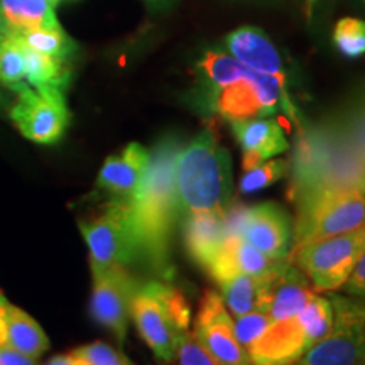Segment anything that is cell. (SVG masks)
<instances>
[{
	"mask_svg": "<svg viewBox=\"0 0 365 365\" xmlns=\"http://www.w3.org/2000/svg\"><path fill=\"white\" fill-rule=\"evenodd\" d=\"M175 359H178V365H218L191 331L181 339Z\"/></svg>",
	"mask_w": 365,
	"mask_h": 365,
	"instance_id": "cell-33",
	"label": "cell"
},
{
	"mask_svg": "<svg viewBox=\"0 0 365 365\" xmlns=\"http://www.w3.org/2000/svg\"><path fill=\"white\" fill-rule=\"evenodd\" d=\"M6 301H7L6 296H4L2 293H0V304H2V303H6Z\"/></svg>",
	"mask_w": 365,
	"mask_h": 365,
	"instance_id": "cell-40",
	"label": "cell"
},
{
	"mask_svg": "<svg viewBox=\"0 0 365 365\" xmlns=\"http://www.w3.org/2000/svg\"><path fill=\"white\" fill-rule=\"evenodd\" d=\"M73 354L83 365H132L125 355L103 341H93V344L78 346L76 350H73Z\"/></svg>",
	"mask_w": 365,
	"mask_h": 365,
	"instance_id": "cell-32",
	"label": "cell"
},
{
	"mask_svg": "<svg viewBox=\"0 0 365 365\" xmlns=\"http://www.w3.org/2000/svg\"><path fill=\"white\" fill-rule=\"evenodd\" d=\"M250 71H252L250 68L242 65L223 49L208 48L196 63V78H198L196 102L203 100L220 86L244 78Z\"/></svg>",
	"mask_w": 365,
	"mask_h": 365,
	"instance_id": "cell-22",
	"label": "cell"
},
{
	"mask_svg": "<svg viewBox=\"0 0 365 365\" xmlns=\"http://www.w3.org/2000/svg\"><path fill=\"white\" fill-rule=\"evenodd\" d=\"M2 36L21 41V43L27 44L29 48L36 49V51L65 59V61H70L75 56V53L78 51V46L63 31V27L61 29H44V27L17 29Z\"/></svg>",
	"mask_w": 365,
	"mask_h": 365,
	"instance_id": "cell-26",
	"label": "cell"
},
{
	"mask_svg": "<svg viewBox=\"0 0 365 365\" xmlns=\"http://www.w3.org/2000/svg\"><path fill=\"white\" fill-rule=\"evenodd\" d=\"M341 289H345L346 294L354 296V298H357L365 303V249L364 252L360 254L359 262L357 266H355L354 272L350 274L349 281L345 282V286L341 287Z\"/></svg>",
	"mask_w": 365,
	"mask_h": 365,
	"instance_id": "cell-34",
	"label": "cell"
},
{
	"mask_svg": "<svg viewBox=\"0 0 365 365\" xmlns=\"http://www.w3.org/2000/svg\"><path fill=\"white\" fill-rule=\"evenodd\" d=\"M59 2H61V0H49V4H51V6H53V7H56Z\"/></svg>",
	"mask_w": 365,
	"mask_h": 365,
	"instance_id": "cell-39",
	"label": "cell"
},
{
	"mask_svg": "<svg viewBox=\"0 0 365 365\" xmlns=\"http://www.w3.org/2000/svg\"><path fill=\"white\" fill-rule=\"evenodd\" d=\"M289 171V163L284 159H272V161L261 163L257 166L245 170L244 176L240 178L239 191L244 195L254 193V191L264 190L282 180Z\"/></svg>",
	"mask_w": 365,
	"mask_h": 365,
	"instance_id": "cell-30",
	"label": "cell"
},
{
	"mask_svg": "<svg viewBox=\"0 0 365 365\" xmlns=\"http://www.w3.org/2000/svg\"><path fill=\"white\" fill-rule=\"evenodd\" d=\"M349 143L365 161V91L357 95L344 110L336 113Z\"/></svg>",
	"mask_w": 365,
	"mask_h": 365,
	"instance_id": "cell-28",
	"label": "cell"
},
{
	"mask_svg": "<svg viewBox=\"0 0 365 365\" xmlns=\"http://www.w3.org/2000/svg\"><path fill=\"white\" fill-rule=\"evenodd\" d=\"M331 330L293 365H365V303L331 296Z\"/></svg>",
	"mask_w": 365,
	"mask_h": 365,
	"instance_id": "cell-10",
	"label": "cell"
},
{
	"mask_svg": "<svg viewBox=\"0 0 365 365\" xmlns=\"http://www.w3.org/2000/svg\"><path fill=\"white\" fill-rule=\"evenodd\" d=\"M291 170V198L298 207L331 191L365 188V161L346 139L336 113L303 130Z\"/></svg>",
	"mask_w": 365,
	"mask_h": 365,
	"instance_id": "cell-2",
	"label": "cell"
},
{
	"mask_svg": "<svg viewBox=\"0 0 365 365\" xmlns=\"http://www.w3.org/2000/svg\"><path fill=\"white\" fill-rule=\"evenodd\" d=\"M314 296L312 282L298 267L286 262L271 277L267 291V314L272 322L299 314Z\"/></svg>",
	"mask_w": 365,
	"mask_h": 365,
	"instance_id": "cell-19",
	"label": "cell"
},
{
	"mask_svg": "<svg viewBox=\"0 0 365 365\" xmlns=\"http://www.w3.org/2000/svg\"><path fill=\"white\" fill-rule=\"evenodd\" d=\"M284 86L286 75L250 71L244 78L212 91L198 103L205 110L215 112L232 124L272 115L284 100Z\"/></svg>",
	"mask_w": 365,
	"mask_h": 365,
	"instance_id": "cell-8",
	"label": "cell"
},
{
	"mask_svg": "<svg viewBox=\"0 0 365 365\" xmlns=\"http://www.w3.org/2000/svg\"><path fill=\"white\" fill-rule=\"evenodd\" d=\"M232 130L242 150L244 170L266 163L289 148L282 127L269 118H249L232 122Z\"/></svg>",
	"mask_w": 365,
	"mask_h": 365,
	"instance_id": "cell-17",
	"label": "cell"
},
{
	"mask_svg": "<svg viewBox=\"0 0 365 365\" xmlns=\"http://www.w3.org/2000/svg\"><path fill=\"white\" fill-rule=\"evenodd\" d=\"M225 48L230 56L252 71L264 75H286L279 51L259 27L242 26L228 33Z\"/></svg>",
	"mask_w": 365,
	"mask_h": 365,
	"instance_id": "cell-18",
	"label": "cell"
},
{
	"mask_svg": "<svg viewBox=\"0 0 365 365\" xmlns=\"http://www.w3.org/2000/svg\"><path fill=\"white\" fill-rule=\"evenodd\" d=\"M271 323V317H269L267 312H264V309H254V312L237 317L234 322L237 340H239V344L244 346L245 350H249V346L267 330Z\"/></svg>",
	"mask_w": 365,
	"mask_h": 365,
	"instance_id": "cell-31",
	"label": "cell"
},
{
	"mask_svg": "<svg viewBox=\"0 0 365 365\" xmlns=\"http://www.w3.org/2000/svg\"><path fill=\"white\" fill-rule=\"evenodd\" d=\"M130 318L154 357L164 364L173 362L191 323L190 308L180 291L166 282H145L132 299Z\"/></svg>",
	"mask_w": 365,
	"mask_h": 365,
	"instance_id": "cell-4",
	"label": "cell"
},
{
	"mask_svg": "<svg viewBox=\"0 0 365 365\" xmlns=\"http://www.w3.org/2000/svg\"><path fill=\"white\" fill-rule=\"evenodd\" d=\"M291 222L276 203H261L245 208L240 223V237L271 259H284L289 252Z\"/></svg>",
	"mask_w": 365,
	"mask_h": 365,
	"instance_id": "cell-14",
	"label": "cell"
},
{
	"mask_svg": "<svg viewBox=\"0 0 365 365\" xmlns=\"http://www.w3.org/2000/svg\"><path fill=\"white\" fill-rule=\"evenodd\" d=\"M91 314L120 344H124L129 330L132 299L140 284L124 266H91Z\"/></svg>",
	"mask_w": 365,
	"mask_h": 365,
	"instance_id": "cell-12",
	"label": "cell"
},
{
	"mask_svg": "<svg viewBox=\"0 0 365 365\" xmlns=\"http://www.w3.org/2000/svg\"><path fill=\"white\" fill-rule=\"evenodd\" d=\"M0 365H38V360L0 345Z\"/></svg>",
	"mask_w": 365,
	"mask_h": 365,
	"instance_id": "cell-35",
	"label": "cell"
},
{
	"mask_svg": "<svg viewBox=\"0 0 365 365\" xmlns=\"http://www.w3.org/2000/svg\"><path fill=\"white\" fill-rule=\"evenodd\" d=\"M331 299L314 294L299 314L272 322L249 346V357L252 365H293L331 330Z\"/></svg>",
	"mask_w": 365,
	"mask_h": 365,
	"instance_id": "cell-5",
	"label": "cell"
},
{
	"mask_svg": "<svg viewBox=\"0 0 365 365\" xmlns=\"http://www.w3.org/2000/svg\"><path fill=\"white\" fill-rule=\"evenodd\" d=\"M12 39V38H11ZM21 46L26 63V83L41 88V86H56L65 90L70 81V68L68 61L49 54L39 53L29 46L14 39Z\"/></svg>",
	"mask_w": 365,
	"mask_h": 365,
	"instance_id": "cell-25",
	"label": "cell"
},
{
	"mask_svg": "<svg viewBox=\"0 0 365 365\" xmlns=\"http://www.w3.org/2000/svg\"><path fill=\"white\" fill-rule=\"evenodd\" d=\"M16 93L17 100L11 108V118L22 137L36 144L58 143L70 124L65 90L24 85Z\"/></svg>",
	"mask_w": 365,
	"mask_h": 365,
	"instance_id": "cell-11",
	"label": "cell"
},
{
	"mask_svg": "<svg viewBox=\"0 0 365 365\" xmlns=\"http://www.w3.org/2000/svg\"><path fill=\"white\" fill-rule=\"evenodd\" d=\"M149 161L150 150L143 144H127L120 153L103 161L97 176V190L112 195L113 200H130L148 173Z\"/></svg>",
	"mask_w": 365,
	"mask_h": 365,
	"instance_id": "cell-15",
	"label": "cell"
},
{
	"mask_svg": "<svg viewBox=\"0 0 365 365\" xmlns=\"http://www.w3.org/2000/svg\"><path fill=\"white\" fill-rule=\"evenodd\" d=\"M365 249V228L350 234L327 237L294 247L291 264L322 291H336L345 286Z\"/></svg>",
	"mask_w": 365,
	"mask_h": 365,
	"instance_id": "cell-6",
	"label": "cell"
},
{
	"mask_svg": "<svg viewBox=\"0 0 365 365\" xmlns=\"http://www.w3.org/2000/svg\"><path fill=\"white\" fill-rule=\"evenodd\" d=\"M175 180L178 203L188 213L227 212L232 202V161L215 132L205 129L182 145Z\"/></svg>",
	"mask_w": 365,
	"mask_h": 365,
	"instance_id": "cell-3",
	"label": "cell"
},
{
	"mask_svg": "<svg viewBox=\"0 0 365 365\" xmlns=\"http://www.w3.org/2000/svg\"><path fill=\"white\" fill-rule=\"evenodd\" d=\"M365 228V188L319 195L298 207L294 247Z\"/></svg>",
	"mask_w": 365,
	"mask_h": 365,
	"instance_id": "cell-7",
	"label": "cell"
},
{
	"mask_svg": "<svg viewBox=\"0 0 365 365\" xmlns=\"http://www.w3.org/2000/svg\"><path fill=\"white\" fill-rule=\"evenodd\" d=\"M333 44L345 58H360L365 54V21L344 17L333 29Z\"/></svg>",
	"mask_w": 365,
	"mask_h": 365,
	"instance_id": "cell-29",
	"label": "cell"
},
{
	"mask_svg": "<svg viewBox=\"0 0 365 365\" xmlns=\"http://www.w3.org/2000/svg\"><path fill=\"white\" fill-rule=\"evenodd\" d=\"M193 335L218 365H252L249 352L237 340L225 303L213 291L203 296Z\"/></svg>",
	"mask_w": 365,
	"mask_h": 365,
	"instance_id": "cell-13",
	"label": "cell"
},
{
	"mask_svg": "<svg viewBox=\"0 0 365 365\" xmlns=\"http://www.w3.org/2000/svg\"><path fill=\"white\" fill-rule=\"evenodd\" d=\"M153 7H166L170 6V4L175 2V0H148Z\"/></svg>",
	"mask_w": 365,
	"mask_h": 365,
	"instance_id": "cell-37",
	"label": "cell"
},
{
	"mask_svg": "<svg viewBox=\"0 0 365 365\" xmlns=\"http://www.w3.org/2000/svg\"><path fill=\"white\" fill-rule=\"evenodd\" d=\"M4 103H6V98H4L2 91H0V108H2V107H4Z\"/></svg>",
	"mask_w": 365,
	"mask_h": 365,
	"instance_id": "cell-38",
	"label": "cell"
},
{
	"mask_svg": "<svg viewBox=\"0 0 365 365\" xmlns=\"http://www.w3.org/2000/svg\"><path fill=\"white\" fill-rule=\"evenodd\" d=\"M284 259H271L247 240L239 235H232L223 242L213 261L207 266L210 276L215 279L218 284L223 281L230 279L237 274H247V276L266 277L276 274L284 266Z\"/></svg>",
	"mask_w": 365,
	"mask_h": 365,
	"instance_id": "cell-16",
	"label": "cell"
},
{
	"mask_svg": "<svg viewBox=\"0 0 365 365\" xmlns=\"http://www.w3.org/2000/svg\"><path fill=\"white\" fill-rule=\"evenodd\" d=\"M272 276L255 277L247 274H237L230 279L220 282L222 299L228 313L237 318L254 309L267 312V291Z\"/></svg>",
	"mask_w": 365,
	"mask_h": 365,
	"instance_id": "cell-24",
	"label": "cell"
},
{
	"mask_svg": "<svg viewBox=\"0 0 365 365\" xmlns=\"http://www.w3.org/2000/svg\"><path fill=\"white\" fill-rule=\"evenodd\" d=\"M0 345L38 360L49 350V339L31 314L6 301L0 304Z\"/></svg>",
	"mask_w": 365,
	"mask_h": 365,
	"instance_id": "cell-20",
	"label": "cell"
},
{
	"mask_svg": "<svg viewBox=\"0 0 365 365\" xmlns=\"http://www.w3.org/2000/svg\"><path fill=\"white\" fill-rule=\"evenodd\" d=\"M46 365H83V364H81V360L76 357L75 354L70 352V354L56 355V357H53Z\"/></svg>",
	"mask_w": 365,
	"mask_h": 365,
	"instance_id": "cell-36",
	"label": "cell"
},
{
	"mask_svg": "<svg viewBox=\"0 0 365 365\" xmlns=\"http://www.w3.org/2000/svg\"><path fill=\"white\" fill-rule=\"evenodd\" d=\"M182 148L180 135L168 134L150 149V161L139 190L129 200L140 257L159 274L170 271V240L176 212L175 166Z\"/></svg>",
	"mask_w": 365,
	"mask_h": 365,
	"instance_id": "cell-1",
	"label": "cell"
},
{
	"mask_svg": "<svg viewBox=\"0 0 365 365\" xmlns=\"http://www.w3.org/2000/svg\"><path fill=\"white\" fill-rule=\"evenodd\" d=\"M228 239L225 212L190 213L185 223V244L196 264L207 269Z\"/></svg>",
	"mask_w": 365,
	"mask_h": 365,
	"instance_id": "cell-21",
	"label": "cell"
},
{
	"mask_svg": "<svg viewBox=\"0 0 365 365\" xmlns=\"http://www.w3.org/2000/svg\"><path fill=\"white\" fill-rule=\"evenodd\" d=\"M0 38H2V34H0Z\"/></svg>",
	"mask_w": 365,
	"mask_h": 365,
	"instance_id": "cell-41",
	"label": "cell"
},
{
	"mask_svg": "<svg viewBox=\"0 0 365 365\" xmlns=\"http://www.w3.org/2000/svg\"><path fill=\"white\" fill-rule=\"evenodd\" d=\"M33 27L61 29L49 0H0V34Z\"/></svg>",
	"mask_w": 365,
	"mask_h": 365,
	"instance_id": "cell-23",
	"label": "cell"
},
{
	"mask_svg": "<svg viewBox=\"0 0 365 365\" xmlns=\"http://www.w3.org/2000/svg\"><path fill=\"white\" fill-rule=\"evenodd\" d=\"M88 245L90 266H124L140 257L129 200H112L90 222L80 223Z\"/></svg>",
	"mask_w": 365,
	"mask_h": 365,
	"instance_id": "cell-9",
	"label": "cell"
},
{
	"mask_svg": "<svg viewBox=\"0 0 365 365\" xmlns=\"http://www.w3.org/2000/svg\"><path fill=\"white\" fill-rule=\"evenodd\" d=\"M26 83V63L21 46L11 38H0V86L12 91Z\"/></svg>",
	"mask_w": 365,
	"mask_h": 365,
	"instance_id": "cell-27",
	"label": "cell"
}]
</instances>
